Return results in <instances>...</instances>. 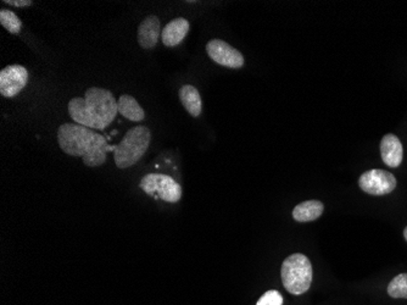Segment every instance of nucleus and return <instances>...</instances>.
<instances>
[{
  "label": "nucleus",
  "mask_w": 407,
  "mask_h": 305,
  "mask_svg": "<svg viewBox=\"0 0 407 305\" xmlns=\"http://www.w3.org/2000/svg\"><path fill=\"white\" fill-rule=\"evenodd\" d=\"M206 51L210 59L216 64L230 69H241L244 66V58L239 50L221 39H212L206 45Z\"/></svg>",
  "instance_id": "nucleus-7"
},
{
  "label": "nucleus",
  "mask_w": 407,
  "mask_h": 305,
  "mask_svg": "<svg viewBox=\"0 0 407 305\" xmlns=\"http://www.w3.org/2000/svg\"><path fill=\"white\" fill-rule=\"evenodd\" d=\"M325 210V206L319 200H308L294 208L293 217L297 222H310L317 220Z\"/></svg>",
  "instance_id": "nucleus-13"
},
{
  "label": "nucleus",
  "mask_w": 407,
  "mask_h": 305,
  "mask_svg": "<svg viewBox=\"0 0 407 305\" xmlns=\"http://www.w3.org/2000/svg\"><path fill=\"white\" fill-rule=\"evenodd\" d=\"M189 32V23L183 17H177L167 23L161 32V39L165 47L172 48L183 42Z\"/></svg>",
  "instance_id": "nucleus-11"
},
{
  "label": "nucleus",
  "mask_w": 407,
  "mask_h": 305,
  "mask_svg": "<svg viewBox=\"0 0 407 305\" xmlns=\"http://www.w3.org/2000/svg\"><path fill=\"white\" fill-rule=\"evenodd\" d=\"M117 108L122 117L130 121L140 122L145 119L143 108L138 104L132 95H122L120 99L117 100Z\"/></svg>",
  "instance_id": "nucleus-14"
},
{
  "label": "nucleus",
  "mask_w": 407,
  "mask_h": 305,
  "mask_svg": "<svg viewBox=\"0 0 407 305\" xmlns=\"http://www.w3.org/2000/svg\"><path fill=\"white\" fill-rule=\"evenodd\" d=\"M404 237H405V239L407 241V228L404 230Z\"/></svg>",
  "instance_id": "nucleus-19"
},
{
  "label": "nucleus",
  "mask_w": 407,
  "mask_h": 305,
  "mask_svg": "<svg viewBox=\"0 0 407 305\" xmlns=\"http://www.w3.org/2000/svg\"><path fill=\"white\" fill-rule=\"evenodd\" d=\"M140 188L150 197L167 203H177L182 198V187L176 180L164 173H148L140 181Z\"/></svg>",
  "instance_id": "nucleus-5"
},
{
  "label": "nucleus",
  "mask_w": 407,
  "mask_h": 305,
  "mask_svg": "<svg viewBox=\"0 0 407 305\" xmlns=\"http://www.w3.org/2000/svg\"><path fill=\"white\" fill-rule=\"evenodd\" d=\"M4 3L8 5L16 6V8H25L34 4L31 0H4Z\"/></svg>",
  "instance_id": "nucleus-18"
},
{
  "label": "nucleus",
  "mask_w": 407,
  "mask_h": 305,
  "mask_svg": "<svg viewBox=\"0 0 407 305\" xmlns=\"http://www.w3.org/2000/svg\"><path fill=\"white\" fill-rule=\"evenodd\" d=\"M160 34L159 17L150 15L145 17L138 27V43L143 49H153L158 45Z\"/></svg>",
  "instance_id": "nucleus-9"
},
{
  "label": "nucleus",
  "mask_w": 407,
  "mask_h": 305,
  "mask_svg": "<svg viewBox=\"0 0 407 305\" xmlns=\"http://www.w3.org/2000/svg\"><path fill=\"white\" fill-rule=\"evenodd\" d=\"M180 100L182 106L186 108V110L192 115L193 117H200L201 110H203V101L201 97L192 84H186L180 89Z\"/></svg>",
  "instance_id": "nucleus-12"
},
{
  "label": "nucleus",
  "mask_w": 407,
  "mask_h": 305,
  "mask_svg": "<svg viewBox=\"0 0 407 305\" xmlns=\"http://www.w3.org/2000/svg\"><path fill=\"white\" fill-rule=\"evenodd\" d=\"M282 282L286 291L294 295L308 292L312 282V265L304 254H293L283 261Z\"/></svg>",
  "instance_id": "nucleus-4"
},
{
  "label": "nucleus",
  "mask_w": 407,
  "mask_h": 305,
  "mask_svg": "<svg viewBox=\"0 0 407 305\" xmlns=\"http://www.w3.org/2000/svg\"><path fill=\"white\" fill-rule=\"evenodd\" d=\"M396 184L395 176L380 169L369 170L358 178L360 188L372 195H389L396 188Z\"/></svg>",
  "instance_id": "nucleus-6"
},
{
  "label": "nucleus",
  "mask_w": 407,
  "mask_h": 305,
  "mask_svg": "<svg viewBox=\"0 0 407 305\" xmlns=\"http://www.w3.org/2000/svg\"><path fill=\"white\" fill-rule=\"evenodd\" d=\"M380 154L385 165L393 169L400 167L404 158V148L400 139L395 134H385L380 142Z\"/></svg>",
  "instance_id": "nucleus-10"
},
{
  "label": "nucleus",
  "mask_w": 407,
  "mask_h": 305,
  "mask_svg": "<svg viewBox=\"0 0 407 305\" xmlns=\"http://www.w3.org/2000/svg\"><path fill=\"white\" fill-rule=\"evenodd\" d=\"M151 141L150 130L145 126H136L127 131L119 145H114V159L119 169H128L143 158Z\"/></svg>",
  "instance_id": "nucleus-3"
},
{
  "label": "nucleus",
  "mask_w": 407,
  "mask_h": 305,
  "mask_svg": "<svg viewBox=\"0 0 407 305\" xmlns=\"http://www.w3.org/2000/svg\"><path fill=\"white\" fill-rule=\"evenodd\" d=\"M117 112V101L109 89L92 87L86 90L84 98L69 101V114L75 123L92 130H105Z\"/></svg>",
  "instance_id": "nucleus-2"
},
{
  "label": "nucleus",
  "mask_w": 407,
  "mask_h": 305,
  "mask_svg": "<svg viewBox=\"0 0 407 305\" xmlns=\"http://www.w3.org/2000/svg\"><path fill=\"white\" fill-rule=\"evenodd\" d=\"M56 136L61 150L67 156H81L86 167H97L105 164L108 141L92 128L66 122L58 128Z\"/></svg>",
  "instance_id": "nucleus-1"
},
{
  "label": "nucleus",
  "mask_w": 407,
  "mask_h": 305,
  "mask_svg": "<svg viewBox=\"0 0 407 305\" xmlns=\"http://www.w3.org/2000/svg\"><path fill=\"white\" fill-rule=\"evenodd\" d=\"M28 82L27 69L23 65H9L0 73V95L12 98L23 90Z\"/></svg>",
  "instance_id": "nucleus-8"
},
{
  "label": "nucleus",
  "mask_w": 407,
  "mask_h": 305,
  "mask_svg": "<svg viewBox=\"0 0 407 305\" xmlns=\"http://www.w3.org/2000/svg\"><path fill=\"white\" fill-rule=\"evenodd\" d=\"M283 304V297L278 291H269L260 298L256 305H282Z\"/></svg>",
  "instance_id": "nucleus-17"
},
{
  "label": "nucleus",
  "mask_w": 407,
  "mask_h": 305,
  "mask_svg": "<svg viewBox=\"0 0 407 305\" xmlns=\"http://www.w3.org/2000/svg\"><path fill=\"white\" fill-rule=\"evenodd\" d=\"M0 23L8 32H10L12 34H20V31L23 28V23L16 14L9 12V10H4V9L0 10Z\"/></svg>",
  "instance_id": "nucleus-15"
},
{
  "label": "nucleus",
  "mask_w": 407,
  "mask_h": 305,
  "mask_svg": "<svg viewBox=\"0 0 407 305\" xmlns=\"http://www.w3.org/2000/svg\"><path fill=\"white\" fill-rule=\"evenodd\" d=\"M388 294L391 298H405L407 300V273L397 275L391 280L388 286Z\"/></svg>",
  "instance_id": "nucleus-16"
}]
</instances>
